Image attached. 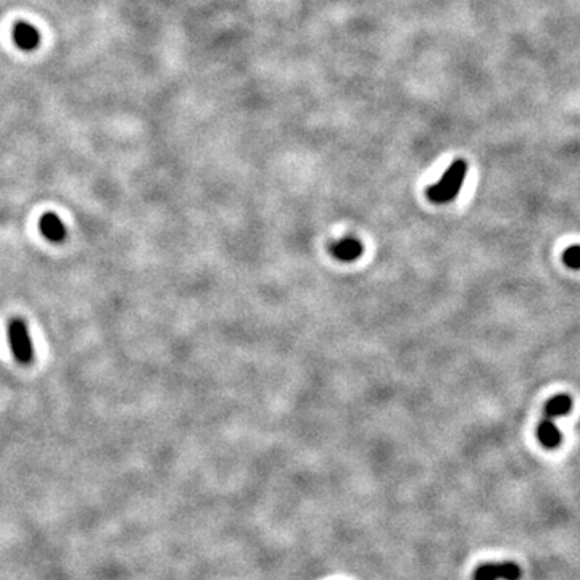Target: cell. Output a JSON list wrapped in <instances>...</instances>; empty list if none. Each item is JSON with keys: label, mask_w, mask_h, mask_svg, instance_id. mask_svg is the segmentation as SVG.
<instances>
[{"label": "cell", "mask_w": 580, "mask_h": 580, "mask_svg": "<svg viewBox=\"0 0 580 580\" xmlns=\"http://www.w3.org/2000/svg\"><path fill=\"white\" fill-rule=\"evenodd\" d=\"M466 174H468L466 161L464 160L453 161L448 170L445 171L443 176L440 178V181L435 182L434 185H431V187L427 189L429 200L434 203H439V205L455 200L463 187Z\"/></svg>", "instance_id": "1"}, {"label": "cell", "mask_w": 580, "mask_h": 580, "mask_svg": "<svg viewBox=\"0 0 580 580\" xmlns=\"http://www.w3.org/2000/svg\"><path fill=\"white\" fill-rule=\"evenodd\" d=\"M7 332L11 353L16 361L20 364H31L34 359V348L26 323L21 318H11Z\"/></svg>", "instance_id": "2"}, {"label": "cell", "mask_w": 580, "mask_h": 580, "mask_svg": "<svg viewBox=\"0 0 580 580\" xmlns=\"http://www.w3.org/2000/svg\"><path fill=\"white\" fill-rule=\"evenodd\" d=\"M521 567L511 561L484 562L474 571V580H521Z\"/></svg>", "instance_id": "3"}, {"label": "cell", "mask_w": 580, "mask_h": 580, "mask_svg": "<svg viewBox=\"0 0 580 580\" xmlns=\"http://www.w3.org/2000/svg\"><path fill=\"white\" fill-rule=\"evenodd\" d=\"M39 229L45 239L54 243H60L66 239V228L55 213H45L39 219Z\"/></svg>", "instance_id": "4"}, {"label": "cell", "mask_w": 580, "mask_h": 580, "mask_svg": "<svg viewBox=\"0 0 580 580\" xmlns=\"http://www.w3.org/2000/svg\"><path fill=\"white\" fill-rule=\"evenodd\" d=\"M537 437L538 442H540L547 450L558 448L562 442V434L558 426H556V419L543 416V419L538 422L537 426Z\"/></svg>", "instance_id": "5"}, {"label": "cell", "mask_w": 580, "mask_h": 580, "mask_svg": "<svg viewBox=\"0 0 580 580\" xmlns=\"http://www.w3.org/2000/svg\"><path fill=\"white\" fill-rule=\"evenodd\" d=\"M363 250V243L356 239H352V237L335 242L330 247V252L340 261H355L361 257Z\"/></svg>", "instance_id": "6"}, {"label": "cell", "mask_w": 580, "mask_h": 580, "mask_svg": "<svg viewBox=\"0 0 580 580\" xmlns=\"http://www.w3.org/2000/svg\"><path fill=\"white\" fill-rule=\"evenodd\" d=\"M13 39L16 45L23 50H33L36 49L40 42V36L37 29L28 25V23H18L13 29Z\"/></svg>", "instance_id": "7"}, {"label": "cell", "mask_w": 580, "mask_h": 580, "mask_svg": "<svg viewBox=\"0 0 580 580\" xmlns=\"http://www.w3.org/2000/svg\"><path fill=\"white\" fill-rule=\"evenodd\" d=\"M572 410V397L566 395V393H559L553 398L548 400V403L545 405V416L551 417V419H558L566 414H569Z\"/></svg>", "instance_id": "8"}, {"label": "cell", "mask_w": 580, "mask_h": 580, "mask_svg": "<svg viewBox=\"0 0 580 580\" xmlns=\"http://www.w3.org/2000/svg\"><path fill=\"white\" fill-rule=\"evenodd\" d=\"M562 261L567 268L580 269V245H572L562 253Z\"/></svg>", "instance_id": "9"}]
</instances>
